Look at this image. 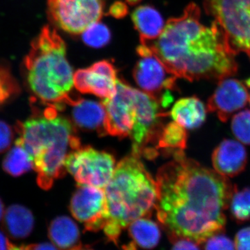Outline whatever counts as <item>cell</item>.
Segmentation results:
<instances>
[{
    "label": "cell",
    "mask_w": 250,
    "mask_h": 250,
    "mask_svg": "<svg viewBox=\"0 0 250 250\" xmlns=\"http://www.w3.org/2000/svg\"><path fill=\"white\" fill-rule=\"evenodd\" d=\"M11 244L7 236L0 231V250H9Z\"/></svg>",
    "instance_id": "cell-33"
},
{
    "label": "cell",
    "mask_w": 250,
    "mask_h": 250,
    "mask_svg": "<svg viewBox=\"0 0 250 250\" xmlns=\"http://www.w3.org/2000/svg\"><path fill=\"white\" fill-rule=\"evenodd\" d=\"M104 188L109 216L104 232L118 245L123 229L155 208L157 185L139 156L132 154L118 163Z\"/></svg>",
    "instance_id": "cell-5"
},
{
    "label": "cell",
    "mask_w": 250,
    "mask_h": 250,
    "mask_svg": "<svg viewBox=\"0 0 250 250\" xmlns=\"http://www.w3.org/2000/svg\"><path fill=\"white\" fill-rule=\"evenodd\" d=\"M208 16L214 18L235 55L250 59V0H204Z\"/></svg>",
    "instance_id": "cell-7"
},
{
    "label": "cell",
    "mask_w": 250,
    "mask_h": 250,
    "mask_svg": "<svg viewBox=\"0 0 250 250\" xmlns=\"http://www.w3.org/2000/svg\"><path fill=\"white\" fill-rule=\"evenodd\" d=\"M16 129L19 134L16 142L25 148L34 161L38 184L49 190L64 172L69 148L80 146L73 126L67 118L57 115V108L51 106L43 114H34L18 123Z\"/></svg>",
    "instance_id": "cell-3"
},
{
    "label": "cell",
    "mask_w": 250,
    "mask_h": 250,
    "mask_svg": "<svg viewBox=\"0 0 250 250\" xmlns=\"http://www.w3.org/2000/svg\"><path fill=\"white\" fill-rule=\"evenodd\" d=\"M170 115L177 124L185 129H194L205 123L207 109L200 99L190 97L180 99L174 104Z\"/></svg>",
    "instance_id": "cell-16"
},
{
    "label": "cell",
    "mask_w": 250,
    "mask_h": 250,
    "mask_svg": "<svg viewBox=\"0 0 250 250\" xmlns=\"http://www.w3.org/2000/svg\"><path fill=\"white\" fill-rule=\"evenodd\" d=\"M28 88L44 104L61 108L71 105L73 70L66 58V45L57 31L42 28L22 62Z\"/></svg>",
    "instance_id": "cell-4"
},
{
    "label": "cell",
    "mask_w": 250,
    "mask_h": 250,
    "mask_svg": "<svg viewBox=\"0 0 250 250\" xmlns=\"http://www.w3.org/2000/svg\"><path fill=\"white\" fill-rule=\"evenodd\" d=\"M141 1H143V0H126V2L128 4L131 5V6H134V5L139 4Z\"/></svg>",
    "instance_id": "cell-36"
},
{
    "label": "cell",
    "mask_w": 250,
    "mask_h": 250,
    "mask_svg": "<svg viewBox=\"0 0 250 250\" xmlns=\"http://www.w3.org/2000/svg\"><path fill=\"white\" fill-rule=\"evenodd\" d=\"M18 90L19 87L11 75L9 67L0 64V105L13 95H16Z\"/></svg>",
    "instance_id": "cell-26"
},
{
    "label": "cell",
    "mask_w": 250,
    "mask_h": 250,
    "mask_svg": "<svg viewBox=\"0 0 250 250\" xmlns=\"http://www.w3.org/2000/svg\"><path fill=\"white\" fill-rule=\"evenodd\" d=\"M117 71L108 61H101L74 74V85L80 93H90L99 98H111L117 88Z\"/></svg>",
    "instance_id": "cell-12"
},
{
    "label": "cell",
    "mask_w": 250,
    "mask_h": 250,
    "mask_svg": "<svg viewBox=\"0 0 250 250\" xmlns=\"http://www.w3.org/2000/svg\"></svg>",
    "instance_id": "cell-39"
},
{
    "label": "cell",
    "mask_w": 250,
    "mask_h": 250,
    "mask_svg": "<svg viewBox=\"0 0 250 250\" xmlns=\"http://www.w3.org/2000/svg\"><path fill=\"white\" fill-rule=\"evenodd\" d=\"M245 84L246 85V86H248V88H250V78L247 80L246 82H245Z\"/></svg>",
    "instance_id": "cell-38"
},
{
    "label": "cell",
    "mask_w": 250,
    "mask_h": 250,
    "mask_svg": "<svg viewBox=\"0 0 250 250\" xmlns=\"http://www.w3.org/2000/svg\"><path fill=\"white\" fill-rule=\"evenodd\" d=\"M230 212L233 219L238 223L250 220V188H246L238 191L235 187L230 200Z\"/></svg>",
    "instance_id": "cell-23"
},
{
    "label": "cell",
    "mask_w": 250,
    "mask_h": 250,
    "mask_svg": "<svg viewBox=\"0 0 250 250\" xmlns=\"http://www.w3.org/2000/svg\"><path fill=\"white\" fill-rule=\"evenodd\" d=\"M171 250H200L199 245L190 239L181 238L173 242Z\"/></svg>",
    "instance_id": "cell-30"
},
{
    "label": "cell",
    "mask_w": 250,
    "mask_h": 250,
    "mask_svg": "<svg viewBox=\"0 0 250 250\" xmlns=\"http://www.w3.org/2000/svg\"><path fill=\"white\" fill-rule=\"evenodd\" d=\"M128 228L132 243L142 249H154L160 241V228L157 223L149 217H143L134 220Z\"/></svg>",
    "instance_id": "cell-20"
},
{
    "label": "cell",
    "mask_w": 250,
    "mask_h": 250,
    "mask_svg": "<svg viewBox=\"0 0 250 250\" xmlns=\"http://www.w3.org/2000/svg\"><path fill=\"white\" fill-rule=\"evenodd\" d=\"M70 250H93L92 249H90V248H85V247H82L80 246L75 247V248H74L73 249Z\"/></svg>",
    "instance_id": "cell-37"
},
{
    "label": "cell",
    "mask_w": 250,
    "mask_h": 250,
    "mask_svg": "<svg viewBox=\"0 0 250 250\" xmlns=\"http://www.w3.org/2000/svg\"><path fill=\"white\" fill-rule=\"evenodd\" d=\"M136 51L140 59L133 73L135 82L143 92L159 103L164 95L170 93L169 90L174 89L177 77L167 70L146 44H141Z\"/></svg>",
    "instance_id": "cell-10"
},
{
    "label": "cell",
    "mask_w": 250,
    "mask_h": 250,
    "mask_svg": "<svg viewBox=\"0 0 250 250\" xmlns=\"http://www.w3.org/2000/svg\"><path fill=\"white\" fill-rule=\"evenodd\" d=\"M200 14V8L191 3L180 17L167 21L158 39L143 44L177 78L193 82L233 76L238 72L236 55L217 22L204 25Z\"/></svg>",
    "instance_id": "cell-2"
},
{
    "label": "cell",
    "mask_w": 250,
    "mask_h": 250,
    "mask_svg": "<svg viewBox=\"0 0 250 250\" xmlns=\"http://www.w3.org/2000/svg\"><path fill=\"white\" fill-rule=\"evenodd\" d=\"M70 210L86 231L96 232L104 229L109 216L104 189L79 185L70 201Z\"/></svg>",
    "instance_id": "cell-11"
},
{
    "label": "cell",
    "mask_w": 250,
    "mask_h": 250,
    "mask_svg": "<svg viewBox=\"0 0 250 250\" xmlns=\"http://www.w3.org/2000/svg\"><path fill=\"white\" fill-rule=\"evenodd\" d=\"M82 34L83 42L93 48H101L108 45L111 41V31L103 23H94Z\"/></svg>",
    "instance_id": "cell-24"
},
{
    "label": "cell",
    "mask_w": 250,
    "mask_h": 250,
    "mask_svg": "<svg viewBox=\"0 0 250 250\" xmlns=\"http://www.w3.org/2000/svg\"><path fill=\"white\" fill-rule=\"evenodd\" d=\"M248 154L241 143L225 139L215 148L212 154V164L215 172L225 177H233L246 168Z\"/></svg>",
    "instance_id": "cell-14"
},
{
    "label": "cell",
    "mask_w": 250,
    "mask_h": 250,
    "mask_svg": "<svg viewBox=\"0 0 250 250\" xmlns=\"http://www.w3.org/2000/svg\"><path fill=\"white\" fill-rule=\"evenodd\" d=\"M205 243V250H236L232 241L223 233L210 236Z\"/></svg>",
    "instance_id": "cell-27"
},
{
    "label": "cell",
    "mask_w": 250,
    "mask_h": 250,
    "mask_svg": "<svg viewBox=\"0 0 250 250\" xmlns=\"http://www.w3.org/2000/svg\"><path fill=\"white\" fill-rule=\"evenodd\" d=\"M48 236L59 250H70L80 246V229L67 216H59L52 220L48 228Z\"/></svg>",
    "instance_id": "cell-19"
},
{
    "label": "cell",
    "mask_w": 250,
    "mask_h": 250,
    "mask_svg": "<svg viewBox=\"0 0 250 250\" xmlns=\"http://www.w3.org/2000/svg\"><path fill=\"white\" fill-rule=\"evenodd\" d=\"M35 220L32 212L24 206L13 205L5 210L2 230L14 240L27 238L34 230Z\"/></svg>",
    "instance_id": "cell-15"
},
{
    "label": "cell",
    "mask_w": 250,
    "mask_h": 250,
    "mask_svg": "<svg viewBox=\"0 0 250 250\" xmlns=\"http://www.w3.org/2000/svg\"><path fill=\"white\" fill-rule=\"evenodd\" d=\"M6 173L18 177L34 169V161L22 145L15 141L14 147L9 149L2 162Z\"/></svg>",
    "instance_id": "cell-21"
},
{
    "label": "cell",
    "mask_w": 250,
    "mask_h": 250,
    "mask_svg": "<svg viewBox=\"0 0 250 250\" xmlns=\"http://www.w3.org/2000/svg\"><path fill=\"white\" fill-rule=\"evenodd\" d=\"M187 139L185 128L175 122H172L162 128L158 139L157 148L172 152L184 150L187 147Z\"/></svg>",
    "instance_id": "cell-22"
},
{
    "label": "cell",
    "mask_w": 250,
    "mask_h": 250,
    "mask_svg": "<svg viewBox=\"0 0 250 250\" xmlns=\"http://www.w3.org/2000/svg\"><path fill=\"white\" fill-rule=\"evenodd\" d=\"M156 182V215L172 243L186 238L202 245L223 233L236 187L228 177L177 150L158 171Z\"/></svg>",
    "instance_id": "cell-1"
},
{
    "label": "cell",
    "mask_w": 250,
    "mask_h": 250,
    "mask_svg": "<svg viewBox=\"0 0 250 250\" xmlns=\"http://www.w3.org/2000/svg\"><path fill=\"white\" fill-rule=\"evenodd\" d=\"M9 250H29V245H22L21 246H16V245L11 244Z\"/></svg>",
    "instance_id": "cell-34"
},
{
    "label": "cell",
    "mask_w": 250,
    "mask_h": 250,
    "mask_svg": "<svg viewBox=\"0 0 250 250\" xmlns=\"http://www.w3.org/2000/svg\"><path fill=\"white\" fill-rule=\"evenodd\" d=\"M219 81L214 93L208 99L207 108L220 121L226 123L231 115L245 107L250 100L246 85L235 79Z\"/></svg>",
    "instance_id": "cell-13"
},
{
    "label": "cell",
    "mask_w": 250,
    "mask_h": 250,
    "mask_svg": "<svg viewBox=\"0 0 250 250\" xmlns=\"http://www.w3.org/2000/svg\"><path fill=\"white\" fill-rule=\"evenodd\" d=\"M14 138V133L11 126L0 120V154L9 149Z\"/></svg>",
    "instance_id": "cell-28"
},
{
    "label": "cell",
    "mask_w": 250,
    "mask_h": 250,
    "mask_svg": "<svg viewBox=\"0 0 250 250\" xmlns=\"http://www.w3.org/2000/svg\"><path fill=\"white\" fill-rule=\"evenodd\" d=\"M102 103L106 111V134L131 139L142 128L146 119L145 93L142 90L118 79L116 93Z\"/></svg>",
    "instance_id": "cell-6"
},
{
    "label": "cell",
    "mask_w": 250,
    "mask_h": 250,
    "mask_svg": "<svg viewBox=\"0 0 250 250\" xmlns=\"http://www.w3.org/2000/svg\"><path fill=\"white\" fill-rule=\"evenodd\" d=\"M127 13V6L122 1H116L112 5L109 9V14L116 18L125 17Z\"/></svg>",
    "instance_id": "cell-31"
},
{
    "label": "cell",
    "mask_w": 250,
    "mask_h": 250,
    "mask_svg": "<svg viewBox=\"0 0 250 250\" xmlns=\"http://www.w3.org/2000/svg\"><path fill=\"white\" fill-rule=\"evenodd\" d=\"M30 250H59L53 243H42L29 245Z\"/></svg>",
    "instance_id": "cell-32"
},
{
    "label": "cell",
    "mask_w": 250,
    "mask_h": 250,
    "mask_svg": "<svg viewBox=\"0 0 250 250\" xmlns=\"http://www.w3.org/2000/svg\"><path fill=\"white\" fill-rule=\"evenodd\" d=\"M65 170L73 176L79 185L104 188L116 169V161L111 154L90 146L72 149L64 163Z\"/></svg>",
    "instance_id": "cell-8"
},
{
    "label": "cell",
    "mask_w": 250,
    "mask_h": 250,
    "mask_svg": "<svg viewBox=\"0 0 250 250\" xmlns=\"http://www.w3.org/2000/svg\"><path fill=\"white\" fill-rule=\"evenodd\" d=\"M231 129L238 141L250 145V110H245L233 117Z\"/></svg>",
    "instance_id": "cell-25"
},
{
    "label": "cell",
    "mask_w": 250,
    "mask_h": 250,
    "mask_svg": "<svg viewBox=\"0 0 250 250\" xmlns=\"http://www.w3.org/2000/svg\"><path fill=\"white\" fill-rule=\"evenodd\" d=\"M135 29L140 34L141 43L156 40L164 30V18L157 10L150 6H141L131 14Z\"/></svg>",
    "instance_id": "cell-17"
},
{
    "label": "cell",
    "mask_w": 250,
    "mask_h": 250,
    "mask_svg": "<svg viewBox=\"0 0 250 250\" xmlns=\"http://www.w3.org/2000/svg\"><path fill=\"white\" fill-rule=\"evenodd\" d=\"M104 9V0H47L51 21L69 34H82L99 22Z\"/></svg>",
    "instance_id": "cell-9"
},
{
    "label": "cell",
    "mask_w": 250,
    "mask_h": 250,
    "mask_svg": "<svg viewBox=\"0 0 250 250\" xmlns=\"http://www.w3.org/2000/svg\"><path fill=\"white\" fill-rule=\"evenodd\" d=\"M4 203H3V202L1 201V199H0V221L2 220L3 216H4Z\"/></svg>",
    "instance_id": "cell-35"
},
{
    "label": "cell",
    "mask_w": 250,
    "mask_h": 250,
    "mask_svg": "<svg viewBox=\"0 0 250 250\" xmlns=\"http://www.w3.org/2000/svg\"><path fill=\"white\" fill-rule=\"evenodd\" d=\"M73 121L79 126L87 129L104 131L106 111L103 103L77 99L72 104Z\"/></svg>",
    "instance_id": "cell-18"
},
{
    "label": "cell",
    "mask_w": 250,
    "mask_h": 250,
    "mask_svg": "<svg viewBox=\"0 0 250 250\" xmlns=\"http://www.w3.org/2000/svg\"><path fill=\"white\" fill-rule=\"evenodd\" d=\"M236 250H250V227L242 229L235 237Z\"/></svg>",
    "instance_id": "cell-29"
}]
</instances>
